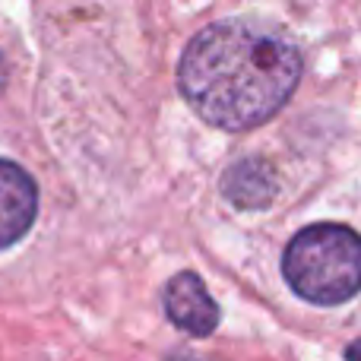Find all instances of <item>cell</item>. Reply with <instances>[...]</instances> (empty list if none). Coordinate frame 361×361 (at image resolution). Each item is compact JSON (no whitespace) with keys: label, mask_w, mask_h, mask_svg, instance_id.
Masks as SVG:
<instances>
[{"label":"cell","mask_w":361,"mask_h":361,"mask_svg":"<svg viewBox=\"0 0 361 361\" xmlns=\"http://www.w3.org/2000/svg\"><path fill=\"white\" fill-rule=\"evenodd\" d=\"M298 76L301 54L286 35L228 19L193 35L180 57L178 86L206 124L247 130L292 99Z\"/></svg>","instance_id":"obj_1"},{"label":"cell","mask_w":361,"mask_h":361,"mask_svg":"<svg viewBox=\"0 0 361 361\" xmlns=\"http://www.w3.org/2000/svg\"><path fill=\"white\" fill-rule=\"evenodd\" d=\"M282 273L305 301L343 305L361 292V238L330 222L301 228L286 247Z\"/></svg>","instance_id":"obj_2"},{"label":"cell","mask_w":361,"mask_h":361,"mask_svg":"<svg viewBox=\"0 0 361 361\" xmlns=\"http://www.w3.org/2000/svg\"><path fill=\"white\" fill-rule=\"evenodd\" d=\"M38 212V187L16 162L0 159V250L16 244L32 228Z\"/></svg>","instance_id":"obj_3"},{"label":"cell","mask_w":361,"mask_h":361,"mask_svg":"<svg viewBox=\"0 0 361 361\" xmlns=\"http://www.w3.org/2000/svg\"><path fill=\"white\" fill-rule=\"evenodd\" d=\"M165 314L171 324L193 336H209L219 326V305L209 298L197 273H178L165 286Z\"/></svg>","instance_id":"obj_4"},{"label":"cell","mask_w":361,"mask_h":361,"mask_svg":"<svg viewBox=\"0 0 361 361\" xmlns=\"http://www.w3.org/2000/svg\"><path fill=\"white\" fill-rule=\"evenodd\" d=\"M276 171L260 159H241L222 178V193L241 209H260L276 197Z\"/></svg>","instance_id":"obj_5"},{"label":"cell","mask_w":361,"mask_h":361,"mask_svg":"<svg viewBox=\"0 0 361 361\" xmlns=\"http://www.w3.org/2000/svg\"><path fill=\"white\" fill-rule=\"evenodd\" d=\"M165 361H212V358H203L197 352H175V355H169Z\"/></svg>","instance_id":"obj_6"},{"label":"cell","mask_w":361,"mask_h":361,"mask_svg":"<svg viewBox=\"0 0 361 361\" xmlns=\"http://www.w3.org/2000/svg\"><path fill=\"white\" fill-rule=\"evenodd\" d=\"M345 358H349V361H361V339H355V343L345 349Z\"/></svg>","instance_id":"obj_7"},{"label":"cell","mask_w":361,"mask_h":361,"mask_svg":"<svg viewBox=\"0 0 361 361\" xmlns=\"http://www.w3.org/2000/svg\"><path fill=\"white\" fill-rule=\"evenodd\" d=\"M4 82H6V67H4V57H0V92H4Z\"/></svg>","instance_id":"obj_8"}]
</instances>
